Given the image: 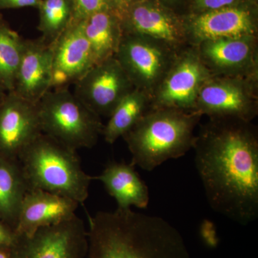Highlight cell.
I'll return each instance as SVG.
<instances>
[{
    "mask_svg": "<svg viewBox=\"0 0 258 258\" xmlns=\"http://www.w3.org/2000/svg\"><path fill=\"white\" fill-rule=\"evenodd\" d=\"M28 183L18 159L0 154V220L15 232Z\"/></svg>",
    "mask_w": 258,
    "mask_h": 258,
    "instance_id": "ffe728a7",
    "label": "cell"
},
{
    "mask_svg": "<svg viewBox=\"0 0 258 258\" xmlns=\"http://www.w3.org/2000/svg\"><path fill=\"white\" fill-rule=\"evenodd\" d=\"M161 2H165V3H174L176 0H160Z\"/></svg>",
    "mask_w": 258,
    "mask_h": 258,
    "instance_id": "4dcf8cb0",
    "label": "cell"
},
{
    "mask_svg": "<svg viewBox=\"0 0 258 258\" xmlns=\"http://www.w3.org/2000/svg\"><path fill=\"white\" fill-rule=\"evenodd\" d=\"M212 75L195 47L178 51L170 68L151 97V108L195 112L200 90Z\"/></svg>",
    "mask_w": 258,
    "mask_h": 258,
    "instance_id": "ba28073f",
    "label": "cell"
},
{
    "mask_svg": "<svg viewBox=\"0 0 258 258\" xmlns=\"http://www.w3.org/2000/svg\"><path fill=\"white\" fill-rule=\"evenodd\" d=\"M73 8V21H82L98 12L113 11L110 0H71ZM114 12V11H113ZM115 13V12H114Z\"/></svg>",
    "mask_w": 258,
    "mask_h": 258,
    "instance_id": "cb8c5ba5",
    "label": "cell"
},
{
    "mask_svg": "<svg viewBox=\"0 0 258 258\" xmlns=\"http://www.w3.org/2000/svg\"><path fill=\"white\" fill-rule=\"evenodd\" d=\"M39 10L37 29L41 38L53 45L73 22V8L71 0H41Z\"/></svg>",
    "mask_w": 258,
    "mask_h": 258,
    "instance_id": "603a6c76",
    "label": "cell"
},
{
    "mask_svg": "<svg viewBox=\"0 0 258 258\" xmlns=\"http://www.w3.org/2000/svg\"><path fill=\"white\" fill-rule=\"evenodd\" d=\"M195 112L210 119L252 122L258 114V76H212L199 93Z\"/></svg>",
    "mask_w": 258,
    "mask_h": 258,
    "instance_id": "8992f818",
    "label": "cell"
},
{
    "mask_svg": "<svg viewBox=\"0 0 258 258\" xmlns=\"http://www.w3.org/2000/svg\"><path fill=\"white\" fill-rule=\"evenodd\" d=\"M52 47L42 38L24 42L13 91L34 104L51 89Z\"/></svg>",
    "mask_w": 258,
    "mask_h": 258,
    "instance_id": "2e32d148",
    "label": "cell"
},
{
    "mask_svg": "<svg viewBox=\"0 0 258 258\" xmlns=\"http://www.w3.org/2000/svg\"><path fill=\"white\" fill-rule=\"evenodd\" d=\"M193 47L212 76H258L257 36L214 39Z\"/></svg>",
    "mask_w": 258,
    "mask_h": 258,
    "instance_id": "8fae6325",
    "label": "cell"
},
{
    "mask_svg": "<svg viewBox=\"0 0 258 258\" xmlns=\"http://www.w3.org/2000/svg\"><path fill=\"white\" fill-rule=\"evenodd\" d=\"M36 106L42 133L74 150L94 147L103 132L101 117L66 87L50 89Z\"/></svg>",
    "mask_w": 258,
    "mask_h": 258,
    "instance_id": "5b68a950",
    "label": "cell"
},
{
    "mask_svg": "<svg viewBox=\"0 0 258 258\" xmlns=\"http://www.w3.org/2000/svg\"><path fill=\"white\" fill-rule=\"evenodd\" d=\"M132 163H109L100 175L93 177L101 181L110 196L115 199L118 209L127 210L136 207L147 209L149 191Z\"/></svg>",
    "mask_w": 258,
    "mask_h": 258,
    "instance_id": "ac0fdd59",
    "label": "cell"
},
{
    "mask_svg": "<svg viewBox=\"0 0 258 258\" xmlns=\"http://www.w3.org/2000/svg\"><path fill=\"white\" fill-rule=\"evenodd\" d=\"M96 64L115 57L123 37L121 20L111 10L98 12L81 21Z\"/></svg>",
    "mask_w": 258,
    "mask_h": 258,
    "instance_id": "d6986e66",
    "label": "cell"
},
{
    "mask_svg": "<svg viewBox=\"0 0 258 258\" xmlns=\"http://www.w3.org/2000/svg\"><path fill=\"white\" fill-rule=\"evenodd\" d=\"M15 238L14 231L0 220V246H11Z\"/></svg>",
    "mask_w": 258,
    "mask_h": 258,
    "instance_id": "4316f807",
    "label": "cell"
},
{
    "mask_svg": "<svg viewBox=\"0 0 258 258\" xmlns=\"http://www.w3.org/2000/svg\"><path fill=\"white\" fill-rule=\"evenodd\" d=\"M88 249V230L76 215L31 235H15L11 245L13 258H84Z\"/></svg>",
    "mask_w": 258,
    "mask_h": 258,
    "instance_id": "9c48e42d",
    "label": "cell"
},
{
    "mask_svg": "<svg viewBox=\"0 0 258 258\" xmlns=\"http://www.w3.org/2000/svg\"><path fill=\"white\" fill-rule=\"evenodd\" d=\"M183 23L188 45L191 46L214 39L257 36L253 10L240 3L221 9L195 13Z\"/></svg>",
    "mask_w": 258,
    "mask_h": 258,
    "instance_id": "7c38bea8",
    "label": "cell"
},
{
    "mask_svg": "<svg viewBox=\"0 0 258 258\" xmlns=\"http://www.w3.org/2000/svg\"><path fill=\"white\" fill-rule=\"evenodd\" d=\"M52 88L76 83L96 64L81 21H73L52 47Z\"/></svg>",
    "mask_w": 258,
    "mask_h": 258,
    "instance_id": "9a60e30c",
    "label": "cell"
},
{
    "mask_svg": "<svg viewBox=\"0 0 258 258\" xmlns=\"http://www.w3.org/2000/svg\"><path fill=\"white\" fill-rule=\"evenodd\" d=\"M41 0H0V11L3 10L37 8Z\"/></svg>",
    "mask_w": 258,
    "mask_h": 258,
    "instance_id": "484cf974",
    "label": "cell"
},
{
    "mask_svg": "<svg viewBox=\"0 0 258 258\" xmlns=\"http://www.w3.org/2000/svg\"><path fill=\"white\" fill-rule=\"evenodd\" d=\"M136 1L137 0H110L113 11L119 17L120 20Z\"/></svg>",
    "mask_w": 258,
    "mask_h": 258,
    "instance_id": "83f0119b",
    "label": "cell"
},
{
    "mask_svg": "<svg viewBox=\"0 0 258 258\" xmlns=\"http://www.w3.org/2000/svg\"><path fill=\"white\" fill-rule=\"evenodd\" d=\"M0 18H1V15H0Z\"/></svg>",
    "mask_w": 258,
    "mask_h": 258,
    "instance_id": "1f68e13d",
    "label": "cell"
},
{
    "mask_svg": "<svg viewBox=\"0 0 258 258\" xmlns=\"http://www.w3.org/2000/svg\"><path fill=\"white\" fill-rule=\"evenodd\" d=\"M79 206V203L66 197L29 189L20 208L15 234L31 235L42 227L66 221L76 215Z\"/></svg>",
    "mask_w": 258,
    "mask_h": 258,
    "instance_id": "e0dca14e",
    "label": "cell"
},
{
    "mask_svg": "<svg viewBox=\"0 0 258 258\" xmlns=\"http://www.w3.org/2000/svg\"><path fill=\"white\" fill-rule=\"evenodd\" d=\"M178 51L150 37L123 33L115 57L134 87L152 97Z\"/></svg>",
    "mask_w": 258,
    "mask_h": 258,
    "instance_id": "52a82bcc",
    "label": "cell"
},
{
    "mask_svg": "<svg viewBox=\"0 0 258 258\" xmlns=\"http://www.w3.org/2000/svg\"><path fill=\"white\" fill-rule=\"evenodd\" d=\"M25 40L0 18V85L7 92L14 90Z\"/></svg>",
    "mask_w": 258,
    "mask_h": 258,
    "instance_id": "7402d4cb",
    "label": "cell"
},
{
    "mask_svg": "<svg viewBox=\"0 0 258 258\" xmlns=\"http://www.w3.org/2000/svg\"><path fill=\"white\" fill-rule=\"evenodd\" d=\"M0 258H13L11 246H0Z\"/></svg>",
    "mask_w": 258,
    "mask_h": 258,
    "instance_id": "f1b7e54d",
    "label": "cell"
},
{
    "mask_svg": "<svg viewBox=\"0 0 258 258\" xmlns=\"http://www.w3.org/2000/svg\"><path fill=\"white\" fill-rule=\"evenodd\" d=\"M7 93L8 92L5 91L4 88L0 85V104H1L2 101H3V99H4L5 96H6Z\"/></svg>",
    "mask_w": 258,
    "mask_h": 258,
    "instance_id": "f546056e",
    "label": "cell"
},
{
    "mask_svg": "<svg viewBox=\"0 0 258 258\" xmlns=\"http://www.w3.org/2000/svg\"><path fill=\"white\" fill-rule=\"evenodd\" d=\"M75 85L76 96L98 116L108 118L134 88L115 57L95 64Z\"/></svg>",
    "mask_w": 258,
    "mask_h": 258,
    "instance_id": "30bf717a",
    "label": "cell"
},
{
    "mask_svg": "<svg viewBox=\"0 0 258 258\" xmlns=\"http://www.w3.org/2000/svg\"><path fill=\"white\" fill-rule=\"evenodd\" d=\"M29 189L57 194L83 205L92 176L86 174L76 150L41 134L18 158Z\"/></svg>",
    "mask_w": 258,
    "mask_h": 258,
    "instance_id": "277c9868",
    "label": "cell"
},
{
    "mask_svg": "<svg viewBox=\"0 0 258 258\" xmlns=\"http://www.w3.org/2000/svg\"><path fill=\"white\" fill-rule=\"evenodd\" d=\"M239 3L240 0H194L193 8L195 13H200L233 6Z\"/></svg>",
    "mask_w": 258,
    "mask_h": 258,
    "instance_id": "d4e9b609",
    "label": "cell"
},
{
    "mask_svg": "<svg viewBox=\"0 0 258 258\" xmlns=\"http://www.w3.org/2000/svg\"><path fill=\"white\" fill-rule=\"evenodd\" d=\"M150 108V96L134 88L122 98L103 126L102 135L105 141L113 144L123 137Z\"/></svg>",
    "mask_w": 258,
    "mask_h": 258,
    "instance_id": "44dd1931",
    "label": "cell"
},
{
    "mask_svg": "<svg viewBox=\"0 0 258 258\" xmlns=\"http://www.w3.org/2000/svg\"><path fill=\"white\" fill-rule=\"evenodd\" d=\"M41 134L36 104L7 93L0 104V154L18 159Z\"/></svg>",
    "mask_w": 258,
    "mask_h": 258,
    "instance_id": "4fadbf2b",
    "label": "cell"
},
{
    "mask_svg": "<svg viewBox=\"0 0 258 258\" xmlns=\"http://www.w3.org/2000/svg\"><path fill=\"white\" fill-rule=\"evenodd\" d=\"M123 33L143 35L176 50L187 46L184 23L162 6L149 0H137L121 20Z\"/></svg>",
    "mask_w": 258,
    "mask_h": 258,
    "instance_id": "5bb4252c",
    "label": "cell"
},
{
    "mask_svg": "<svg viewBox=\"0 0 258 258\" xmlns=\"http://www.w3.org/2000/svg\"><path fill=\"white\" fill-rule=\"evenodd\" d=\"M88 217V258H190L179 231L160 217L117 208Z\"/></svg>",
    "mask_w": 258,
    "mask_h": 258,
    "instance_id": "7a4b0ae2",
    "label": "cell"
},
{
    "mask_svg": "<svg viewBox=\"0 0 258 258\" xmlns=\"http://www.w3.org/2000/svg\"><path fill=\"white\" fill-rule=\"evenodd\" d=\"M193 149L210 207L241 225L258 217V136L252 122L209 119Z\"/></svg>",
    "mask_w": 258,
    "mask_h": 258,
    "instance_id": "6da1fadb",
    "label": "cell"
},
{
    "mask_svg": "<svg viewBox=\"0 0 258 258\" xmlns=\"http://www.w3.org/2000/svg\"><path fill=\"white\" fill-rule=\"evenodd\" d=\"M201 118L193 111L149 108L123 137L132 164L151 171L169 159L183 157L193 149Z\"/></svg>",
    "mask_w": 258,
    "mask_h": 258,
    "instance_id": "3957f363",
    "label": "cell"
}]
</instances>
